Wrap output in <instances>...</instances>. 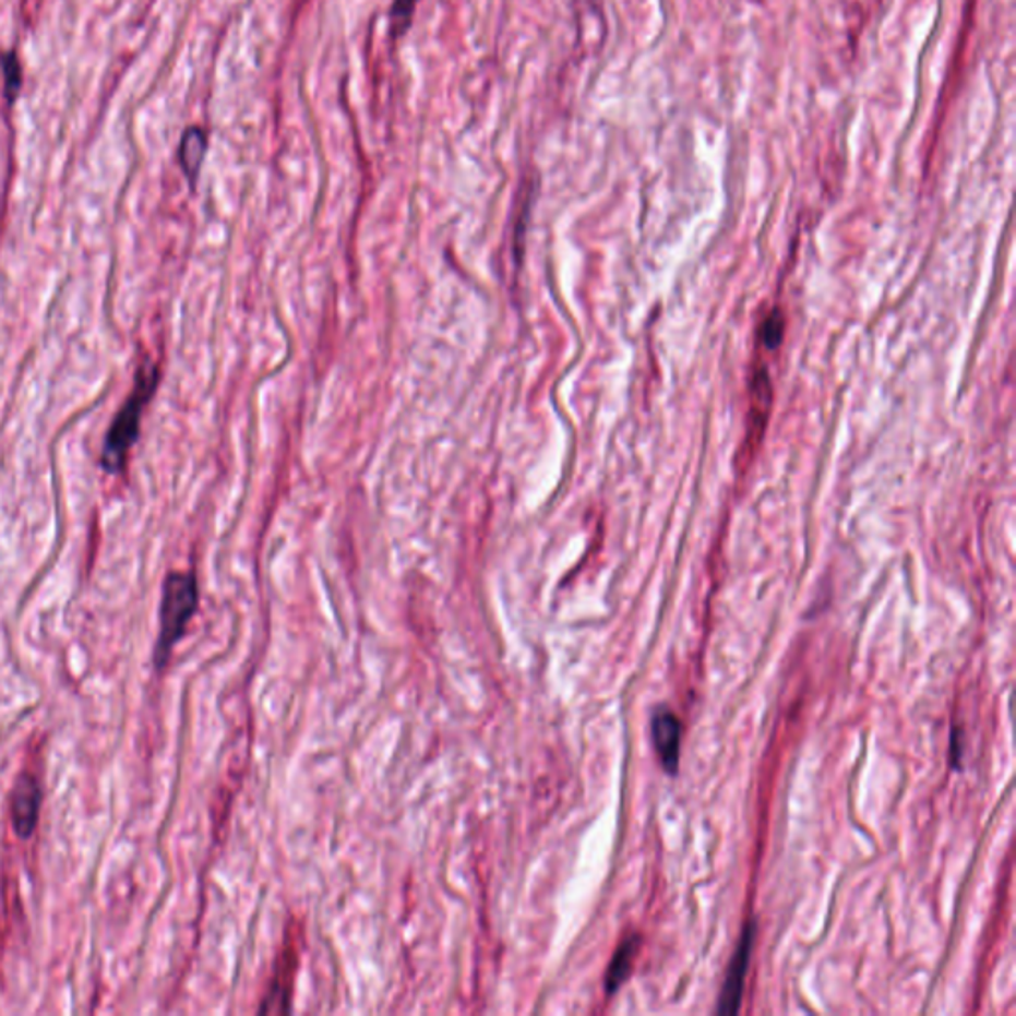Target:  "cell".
<instances>
[{"label": "cell", "instance_id": "6da1fadb", "mask_svg": "<svg viewBox=\"0 0 1016 1016\" xmlns=\"http://www.w3.org/2000/svg\"><path fill=\"white\" fill-rule=\"evenodd\" d=\"M157 383H159L157 366L154 361H142L140 370L135 373L132 394L125 399V404L121 405L120 411L113 417L110 429L106 433V441L101 449V467L106 473L118 475L125 469L128 455L140 439L143 411L152 402Z\"/></svg>", "mask_w": 1016, "mask_h": 1016}, {"label": "cell", "instance_id": "7a4b0ae2", "mask_svg": "<svg viewBox=\"0 0 1016 1016\" xmlns=\"http://www.w3.org/2000/svg\"><path fill=\"white\" fill-rule=\"evenodd\" d=\"M199 586L193 572L167 574L159 603V637L155 645L154 661L164 669L176 647L187 632V625L198 612Z\"/></svg>", "mask_w": 1016, "mask_h": 1016}, {"label": "cell", "instance_id": "3957f363", "mask_svg": "<svg viewBox=\"0 0 1016 1016\" xmlns=\"http://www.w3.org/2000/svg\"><path fill=\"white\" fill-rule=\"evenodd\" d=\"M40 804H43V788L36 780V776L28 775V773L19 776L12 788L11 818L14 834L21 840H28L36 830Z\"/></svg>", "mask_w": 1016, "mask_h": 1016}, {"label": "cell", "instance_id": "277c9868", "mask_svg": "<svg viewBox=\"0 0 1016 1016\" xmlns=\"http://www.w3.org/2000/svg\"><path fill=\"white\" fill-rule=\"evenodd\" d=\"M754 929H756L754 923L744 925L741 941H739L737 951H734L731 963H729V971L725 977L721 996H719V1006H717L719 1015H734L739 1011V1006H741L744 977L749 971V961H751V953H753Z\"/></svg>", "mask_w": 1016, "mask_h": 1016}, {"label": "cell", "instance_id": "5b68a950", "mask_svg": "<svg viewBox=\"0 0 1016 1016\" xmlns=\"http://www.w3.org/2000/svg\"><path fill=\"white\" fill-rule=\"evenodd\" d=\"M652 741L664 770L676 775L681 758V721L667 707H657L652 715Z\"/></svg>", "mask_w": 1016, "mask_h": 1016}, {"label": "cell", "instance_id": "8992f818", "mask_svg": "<svg viewBox=\"0 0 1016 1016\" xmlns=\"http://www.w3.org/2000/svg\"><path fill=\"white\" fill-rule=\"evenodd\" d=\"M768 409H770V382H768V375H766V370L763 368V370H758L756 375H754L751 423H749V433H746V439H744V449L741 451L744 457H746V455L753 457L754 451L758 447L761 438H763V431H765Z\"/></svg>", "mask_w": 1016, "mask_h": 1016}, {"label": "cell", "instance_id": "52a82bcc", "mask_svg": "<svg viewBox=\"0 0 1016 1016\" xmlns=\"http://www.w3.org/2000/svg\"><path fill=\"white\" fill-rule=\"evenodd\" d=\"M640 943H642L640 935H630L627 940L622 941V945L615 951L612 963L608 967L606 979H603L606 993H615L625 983V979L632 975L635 957H637V951H640Z\"/></svg>", "mask_w": 1016, "mask_h": 1016}, {"label": "cell", "instance_id": "ba28073f", "mask_svg": "<svg viewBox=\"0 0 1016 1016\" xmlns=\"http://www.w3.org/2000/svg\"><path fill=\"white\" fill-rule=\"evenodd\" d=\"M205 154H207V135L199 128H189L181 140L179 162L191 183L198 181Z\"/></svg>", "mask_w": 1016, "mask_h": 1016}, {"label": "cell", "instance_id": "9c48e42d", "mask_svg": "<svg viewBox=\"0 0 1016 1016\" xmlns=\"http://www.w3.org/2000/svg\"><path fill=\"white\" fill-rule=\"evenodd\" d=\"M296 945L295 949L286 951L280 959V969L276 971V981L273 983L271 994L266 996L264 1006H261V1013H283L280 1003H288L290 996V984H292V971L296 969Z\"/></svg>", "mask_w": 1016, "mask_h": 1016}, {"label": "cell", "instance_id": "30bf717a", "mask_svg": "<svg viewBox=\"0 0 1016 1016\" xmlns=\"http://www.w3.org/2000/svg\"><path fill=\"white\" fill-rule=\"evenodd\" d=\"M417 2L419 0H395L394 7H392V12H390V21H392V36L394 38H399L404 36L409 26H411V21H414V12H416Z\"/></svg>", "mask_w": 1016, "mask_h": 1016}, {"label": "cell", "instance_id": "8fae6325", "mask_svg": "<svg viewBox=\"0 0 1016 1016\" xmlns=\"http://www.w3.org/2000/svg\"><path fill=\"white\" fill-rule=\"evenodd\" d=\"M4 80H7V94L9 98H14L21 89V67H19V60L14 56L9 55L4 56Z\"/></svg>", "mask_w": 1016, "mask_h": 1016}, {"label": "cell", "instance_id": "7c38bea8", "mask_svg": "<svg viewBox=\"0 0 1016 1016\" xmlns=\"http://www.w3.org/2000/svg\"><path fill=\"white\" fill-rule=\"evenodd\" d=\"M765 332H763V339H765L768 346H776L780 344V332H782V318L776 312L773 316L766 320Z\"/></svg>", "mask_w": 1016, "mask_h": 1016}]
</instances>
